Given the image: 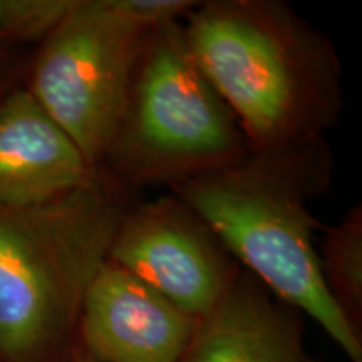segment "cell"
I'll list each match as a JSON object with an SVG mask.
<instances>
[{
  "label": "cell",
  "mask_w": 362,
  "mask_h": 362,
  "mask_svg": "<svg viewBox=\"0 0 362 362\" xmlns=\"http://www.w3.org/2000/svg\"><path fill=\"white\" fill-rule=\"evenodd\" d=\"M334 156L325 138L250 151L238 161L171 188L214 230L233 260L284 304L309 315L349 362H362L357 336L330 298L319 269L310 214L330 188Z\"/></svg>",
  "instance_id": "obj_1"
},
{
  "label": "cell",
  "mask_w": 362,
  "mask_h": 362,
  "mask_svg": "<svg viewBox=\"0 0 362 362\" xmlns=\"http://www.w3.org/2000/svg\"><path fill=\"white\" fill-rule=\"evenodd\" d=\"M203 74L248 149L324 138L342 116V66L329 35L279 0H210L181 21Z\"/></svg>",
  "instance_id": "obj_2"
},
{
  "label": "cell",
  "mask_w": 362,
  "mask_h": 362,
  "mask_svg": "<svg viewBox=\"0 0 362 362\" xmlns=\"http://www.w3.org/2000/svg\"><path fill=\"white\" fill-rule=\"evenodd\" d=\"M134 193L98 170L49 202L0 205V362H69L86 288Z\"/></svg>",
  "instance_id": "obj_3"
},
{
  "label": "cell",
  "mask_w": 362,
  "mask_h": 362,
  "mask_svg": "<svg viewBox=\"0 0 362 362\" xmlns=\"http://www.w3.org/2000/svg\"><path fill=\"white\" fill-rule=\"evenodd\" d=\"M247 153L233 112L189 52L181 21L149 29L98 170L134 192L173 188Z\"/></svg>",
  "instance_id": "obj_4"
},
{
  "label": "cell",
  "mask_w": 362,
  "mask_h": 362,
  "mask_svg": "<svg viewBox=\"0 0 362 362\" xmlns=\"http://www.w3.org/2000/svg\"><path fill=\"white\" fill-rule=\"evenodd\" d=\"M148 30L116 12L110 0H78L29 57L22 86L96 170Z\"/></svg>",
  "instance_id": "obj_5"
},
{
  "label": "cell",
  "mask_w": 362,
  "mask_h": 362,
  "mask_svg": "<svg viewBox=\"0 0 362 362\" xmlns=\"http://www.w3.org/2000/svg\"><path fill=\"white\" fill-rule=\"evenodd\" d=\"M107 260L197 320L214 309L240 270L214 230L173 193L126 210Z\"/></svg>",
  "instance_id": "obj_6"
},
{
  "label": "cell",
  "mask_w": 362,
  "mask_h": 362,
  "mask_svg": "<svg viewBox=\"0 0 362 362\" xmlns=\"http://www.w3.org/2000/svg\"><path fill=\"white\" fill-rule=\"evenodd\" d=\"M198 320L104 260L81 302L76 349L96 362H180Z\"/></svg>",
  "instance_id": "obj_7"
},
{
  "label": "cell",
  "mask_w": 362,
  "mask_h": 362,
  "mask_svg": "<svg viewBox=\"0 0 362 362\" xmlns=\"http://www.w3.org/2000/svg\"><path fill=\"white\" fill-rule=\"evenodd\" d=\"M180 362H319L304 342L300 312L240 267L214 309L198 320Z\"/></svg>",
  "instance_id": "obj_8"
},
{
  "label": "cell",
  "mask_w": 362,
  "mask_h": 362,
  "mask_svg": "<svg viewBox=\"0 0 362 362\" xmlns=\"http://www.w3.org/2000/svg\"><path fill=\"white\" fill-rule=\"evenodd\" d=\"M96 173L24 86L0 101V205L49 202Z\"/></svg>",
  "instance_id": "obj_9"
},
{
  "label": "cell",
  "mask_w": 362,
  "mask_h": 362,
  "mask_svg": "<svg viewBox=\"0 0 362 362\" xmlns=\"http://www.w3.org/2000/svg\"><path fill=\"white\" fill-rule=\"evenodd\" d=\"M319 269L330 298L362 337V206H352L325 232Z\"/></svg>",
  "instance_id": "obj_10"
},
{
  "label": "cell",
  "mask_w": 362,
  "mask_h": 362,
  "mask_svg": "<svg viewBox=\"0 0 362 362\" xmlns=\"http://www.w3.org/2000/svg\"><path fill=\"white\" fill-rule=\"evenodd\" d=\"M78 0H0V45L24 49L42 44Z\"/></svg>",
  "instance_id": "obj_11"
},
{
  "label": "cell",
  "mask_w": 362,
  "mask_h": 362,
  "mask_svg": "<svg viewBox=\"0 0 362 362\" xmlns=\"http://www.w3.org/2000/svg\"><path fill=\"white\" fill-rule=\"evenodd\" d=\"M110 2L116 12L146 29L183 21L198 4L193 0H110Z\"/></svg>",
  "instance_id": "obj_12"
},
{
  "label": "cell",
  "mask_w": 362,
  "mask_h": 362,
  "mask_svg": "<svg viewBox=\"0 0 362 362\" xmlns=\"http://www.w3.org/2000/svg\"><path fill=\"white\" fill-rule=\"evenodd\" d=\"M29 57L24 49L0 45V101L24 83Z\"/></svg>",
  "instance_id": "obj_13"
},
{
  "label": "cell",
  "mask_w": 362,
  "mask_h": 362,
  "mask_svg": "<svg viewBox=\"0 0 362 362\" xmlns=\"http://www.w3.org/2000/svg\"><path fill=\"white\" fill-rule=\"evenodd\" d=\"M69 362H96V361L89 359L88 356L83 354V352L76 349V351H74V354H72V357H71V359H69Z\"/></svg>",
  "instance_id": "obj_14"
}]
</instances>
